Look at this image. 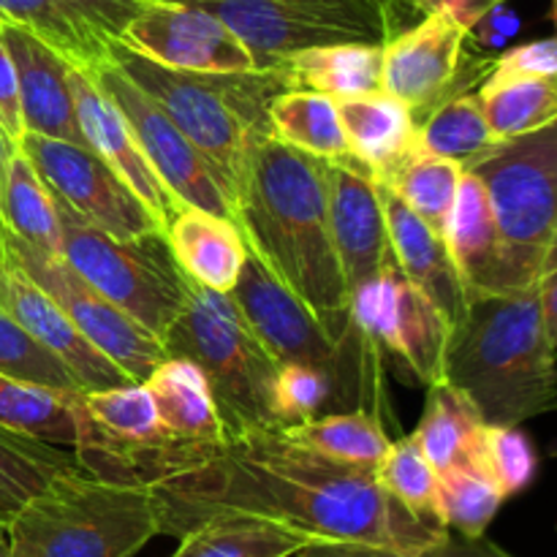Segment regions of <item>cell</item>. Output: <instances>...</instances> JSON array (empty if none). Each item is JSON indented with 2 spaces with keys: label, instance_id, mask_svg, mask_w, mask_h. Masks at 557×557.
Returning a JSON list of instances; mask_svg holds the SVG:
<instances>
[{
  "label": "cell",
  "instance_id": "cell-46",
  "mask_svg": "<svg viewBox=\"0 0 557 557\" xmlns=\"http://www.w3.org/2000/svg\"><path fill=\"white\" fill-rule=\"evenodd\" d=\"M397 3L419 9L422 14H428V11H449L457 20L466 22L468 27H473L487 11H493L495 5H504L506 0H397Z\"/></svg>",
  "mask_w": 557,
  "mask_h": 557
},
{
  "label": "cell",
  "instance_id": "cell-42",
  "mask_svg": "<svg viewBox=\"0 0 557 557\" xmlns=\"http://www.w3.org/2000/svg\"><path fill=\"white\" fill-rule=\"evenodd\" d=\"M288 557H515L490 542L487 536H462V533H444L438 542L422 549H392L379 544L362 542H313L305 544Z\"/></svg>",
  "mask_w": 557,
  "mask_h": 557
},
{
  "label": "cell",
  "instance_id": "cell-2",
  "mask_svg": "<svg viewBox=\"0 0 557 557\" xmlns=\"http://www.w3.org/2000/svg\"><path fill=\"white\" fill-rule=\"evenodd\" d=\"M234 223L253 253L319 319L335 346L351 341V294L330 223L326 161L272 134L250 141L232 194Z\"/></svg>",
  "mask_w": 557,
  "mask_h": 557
},
{
  "label": "cell",
  "instance_id": "cell-49",
  "mask_svg": "<svg viewBox=\"0 0 557 557\" xmlns=\"http://www.w3.org/2000/svg\"><path fill=\"white\" fill-rule=\"evenodd\" d=\"M0 557H11L9 536H5V531H0Z\"/></svg>",
  "mask_w": 557,
  "mask_h": 557
},
{
  "label": "cell",
  "instance_id": "cell-35",
  "mask_svg": "<svg viewBox=\"0 0 557 557\" xmlns=\"http://www.w3.org/2000/svg\"><path fill=\"white\" fill-rule=\"evenodd\" d=\"M493 145H498V139H495L487 120H484L476 92L451 96L449 101L433 109L419 123L417 131V150L449 158L460 166L471 163L473 158L487 152Z\"/></svg>",
  "mask_w": 557,
  "mask_h": 557
},
{
  "label": "cell",
  "instance_id": "cell-37",
  "mask_svg": "<svg viewBox=\"0 0 557 557\" xmlns=\"http://www.w3.org/2000/svg\"><path fill=\"white\" fill-rule=\"evenodd\" d=\"M460 180L462 166L457 161L413 150L389 177L379 180V183L389 185L424 223L444 234Z\"/></svg>",
  "mask_w": 557,
  "mask_h": 557
},
{
  "label": "cell",
  "instance_id": "cell-30",
  "mask_svg": "<svg viewBox=\"0 0 557 557\" xmlns=\"http://www.w3.org/2000/svg\"><path fill=\"white\" fill-rule=\"evenodd\" d=\"M82 468L71 451L0 424V531L60 473Z\"/></svg>",
  "mask_w": 557,
  "mask_h": 557
},
{
  "label": "cell",
  "instance_id": "cell-3",
  "mask_svg": "<svg viewBox=\"0 0 557 557\" xmlns=\"http://www.w3.org/2000/svg\"><path fill=\"white\" fill-rule=\"evenodd\" d=\"M444 381L487 424L520 428L557 411V346L544 324L539 286L468 294L446 341Z\"/></svg>",
  "mask_w": 557,
  "mask_h": 557
},
{
  "label": "cell",
  "instance_id": "cell-26",
  "mask_svg": "<svg viewBox=\"0 0 557 557\" xmlns=\"http://www.w3.org/2000/svg\"><path fill=\"white\" fill-rule=\"evenodd\" d=\"M158 419L177 444H218L226 435L205 373L190 359L166 357L147 381Z\"/></svg>",
  "mask_w": 557,
  "mask_h": 557
},
{
  "label": "cell",
  "instance_id": "cell-40",
  "mask_svg": "<svg viewBox=\"0 0 557 557\" xmlns=\"http://www.w3.org/2000/svg\"><path fill=\"white\" fill-rule=\"evenodd\" d=\"M0 375L47 386V389L69 392V395H85L63 359L49 351L36 335H30L3 308H0Z\"/></svg>",
  "mask_w": 557,
  "mask_h": 557
},
{
  "label": "cell",
  "instance_id": "cell-25",
  "mask_svg": "<svg viewBox=\"0 0 557 557\" xmlns=\"http://www.w3.org/2000/svg\"><path fill=\"white\" fill-rule=\"evenodd\" d=\"M337 112L348 147L375 180L389 177L417 150V117L386 90L337 101Z\"/></svg>",
  "mask_w": 557,
  "mask_h": 557
},
{
  "label": "cell",
  "instance_id": "cell-36",
  "mask_svg": "<svg viewBox=\"0 0 557 557\" xmlns=\"http://www.w3.org/2000/svg\"><path fill=\"white\" fill-rule=\"evenodd\" d=\"M5 226L9 234L41 253L60 256V221L54 199L33 163L16 150L5 183Z\"/></svg>",
  "mask_w": 557,
  "mask_h": 557
},
{
  "label": "cell",
  "instance_id": "cell-15",
  "mask_svg": "<svg viewBox=\"0 0 557 557\" xmlns=\"http://www.w3.org/2000/svg\"><path fill=\"white\" fill-rule=\"evenodd\" d=\"M120 41L174 71H196V74L259 71L248 47L218 16L199 5L174 3V0H145Z\"/></svg>",
  "mask_w": 557,
  "mask_h": 557
},
{
  "label": "cell",
  "instance_id": "cell-4",
  "mask_svg": "<svg viewBox=\"0 0 557 557\" xmlns=\"http://www.w3.org/2000/svg\"><path fill=\"white\" fill-rule=\"evenodd\" d=\"M109 60L161 103L163 112L215 169L228 199L237 188L250 141L261 134H272V98L294 87L283 69L237 74L174 71L125 47L123 41L114 44Z\"/></svg>",
  "mask_w": 557,
  "mask_h": 557
},
{
  "label": "cell",
  "instance_id": "cell-47",
  "mask_svg": "<svg viewBox=\"0 0 557 557\" xmlns=\"http://www.w3.org/2000/svg\"><path fill=\"white\" fill-rule=\"evenodd\" d=\"M16 141L11 139L9 134L3 131L0 125V267L11 259V250H9V226H5V183H9V169L11 161L16 156Z\"/></svg>",
  "mask_w": 557,
  "mask_h": 557
},
{
  "label": "cell",
  "instance_id": "cell-14",
  "mask_svg": "<svg viewBox=\"0 0 557 557\" xmlns=\"http://www.w3.org/2000/svg\"><path fill=\"white\" fill-rule=\"evenodd\" d=\"M228 297L277 364H310L324 370L337 386L343 379V348L330 341L308 305L283 286L253 253L245 259Z\"/></svg>",
  "mask_w": 557,
  "mask_h": 557
},
{
  "label": "cell",
  "instance_id": "cell-45",
  "mask_svg": "<svg viewBox=\"0 0 557 557\" xmlns=\"http://www.w3.org/2000/svg\"><path fill=\"white\" fill-rule=\"evenodd\" d=\"M0 125H3V131L14 141H20L22 134H25L20 107V85H16V71L3 38H0Z\"/></svg>",
  "mask_w": 557,
  "mask_h": 557
},
{
  "label": "cell",
  "instance_id": "cell-18",
  "mask_svg": "<svg viewBox=\"0 0 557 557\" xmlns=\"http://www.w3.org/2000/svg\"><path fill=\"white\" fill-rule=\"evenodd\" d=\"M330 223L348 294L373 281L392 259L379 180L357 156L326 161Z\"/></svg>",
  "mask_w": 557,
  "mask_h": 557
},
{
  "label": "cell",
  "instance_id": "cell-32",
  "mask_svg": "<svg viewBox=\"0 0 557 557\" xmlns=\"http://www.w3.org/2000/svg\"><path fill=\"white\" fill-rule=\"evenodd\" d=\"M270 125L275 139L324 161L351 156L337 101L324 92L305 90V87H288L277 92L270 103Z\"/></svg>",
  "mask_w": 557,
  "mask_h": 557
},
{
  "label": "cell",
  "instance_id": "cell-19",
  "mask_svg": "<svg viewBox=\"0 0 557 557\" xmlns=\"http://www.w3.org/2000/svg\"><path fill=\"white\" fill-rule=\"evenodd\" d=\"M0 308L63 359L65 368L79 381L82 392L136 384L76 330L65 310L38 283H33L14 259L0 267Z\"/></svg>",
  "mask_w": 557,
  "mask_h": 557
},
{
  "label": "cell",
  "instance_id": "cell-34",
  "mask_svg": "<svg viewBox=\"0 0 557 557\" xmlns=\"http://www.w3.org/2000/svg\"><path fill=\"white\" fill-rule=\"evenodd\" d=\"M292 438L310 446L330 460L346 462V466L375 468L386 449L392 446L381 417L368 408H357L348 413H332V417H315L305 424L286 428Z\"/></svg>",
  "mask_w": 557,
  "mask_h": 557
},
{
  "label": "cell",
  "instance_id": "cell-27",
  "mask_svg": "<svg viewBox=\"0 0 557 557\" xmlns=\"http://www.w3.org/2000/svg\"><path fill=\"white\" fill-rule=\"evenodd\" d=\"M294 87L324 92L335 101L384 90V47L335 44L294 54L281 65Z\"/></svg>",
  "mask_w": 557,
  "mask_h": 557
},
{
  "label": "cell",
  "instance_id": "cell-22",
  "mask_svg": "<svg viewBox=\"0 0 557 557\" xmlns=\"http://www.w3.org/2000/svg\"><path fill=\"white\" fill-rule=\"evenodd\" d=\"M381 207L386 218L389 248L403 275L444 313L449 330L468 305V292L460 281L444 234L424 223L389 185L379 183Z\"/></svg>",
  "mask_w": 557,
  "mask_h": 557
},
{
  "label": "cell",
  "instance_id": "cell-16",
  "mask_svg": "<svg viewBox=\"0 0 557 557\" xmlns=\"http://www.w3.org/2000/svg\"><path fill=\"white\" fill-rule=\"evenodd\" d=\"M468 30L449 11H428L417 25L397 30L384 44V90L411 109L417 125L451 96H460Z\"/></svg>",
  "mask_w": 557,
  "mask_h": 557
},
{
  "label": "cell",
  "instance_id": "cell-20",
  "mask_svg": "<svg viewBox=\"0 0 557 557\" xmlns=\"http://www.w3.org/2000/svg\"><path fill=\"white\" fill-rule=\"evenodd\" d=\"M71 96H74L76 123L85 136V145L96 150L134 188V194L156 215V221L166 228L180 201L163 188L158 174L152 172L150 161L145 158L139 141L134 139L112 98L101 90L90 71L74 69V65H71Z\"/></svg>",
  "mask_w": 557,
  "mask_h": 557
},
{
  "label": "cell",
  "instance_id": "cell-28",
  "mask_svg": "<svg viewBox=\"0 0 557 557\" xmlns=\"http://www.w3.org/2000/svg\"><path fill=\"white\" fill-rule=\"evenodd\" d=\"M313 539L270 517L215 515L180 536L172 557H288Z\"/></svg>",
  "mask_w": 557,
  "mask_h": 557
},
{
  "label": "cell",
  "instance_id": "cell-13",
  "mask_svg": "<svg viewBox=\"0 0 557 557\" xmlns=\"http://www.w3.org/2000/svg\"><path fill=\"white\" fill-rule=\"evenodd\" d=\"M16 147L33 163L44 185L92 226L120 239L163 232L134 188L87 145L22 134Z\"/></svg>",
  "mask_w": 557,
  "mask_h": 557
},
{
  "label": "cell",
  "instance_id": "cell-24",
  "mask_svg": "<svg viewBox=\"0 0 557 557\" xmlns=\"http://www.w3.org/2000/svg\"><path fill=\"white\" fill-rule=\"evenodd\" d=\"M163 234L174 261L190 281L212 292H232L248 259V245L232 218L180 205Z\"/></svg>",
  "mask_w": 557,
  "mask_h": 557
},
{
  "label": "cell",
  "instance_id": "cell-51",
  "mask_svg": "<svg viewBox=\"0 0 557 557\" xmlns=\"http://www.w3.org/2000/svg\"><path fill=\"white\" fill-rule=\"evenodd\" d=\"M0 22H3V20H0Z\"/></svg>",
  "mask_w": 557,
  "mask_h": 557
},
{
  "label": "cell",
  "instance_id": "cell-7",
  "mask_svg": "<svg viewBox=\"0 0 557 557\" xmlns=\"http://www.w3.org/2000/svg\"><path fill=\"white\" fill-rule=\"evenodd\" d=\"M462 169L487 190L509 292L539 286L557 270V120L498 141Z\"/></svg>",
  "mask_w": 557,
  "mask_h": 557
},
{
  "label": "cell",
  "instance_id": "cell-43",
  "mask_svg": "<svg viewBox=\"0 0 557 557\" xmlns=\"http://www.w3.org/2000/svg\"><path fill=\"white\" fill-rule=\"evenodd\" d=\"M335 389V381L310 364H277L272 384V408L281 428H294L319 417V408Z\"/></svg>",
  "mask_w": 557,
  "mask_h": 557
},
{
  "label": "cell",
  "instance_id": "cell-44",
  "mask_svg": "<svg viewBox=\"0 0 557 557\" xmlns=\"http://www.w3.org/2000/svg\"><path fill=\"white\" fill-rule=\"evenodd\" d=\"M495 79L509 76H557V38L520 44L490 63V74Z\"/></svg>",
  "mask_w": 557,
  "mask_h": 557
},
{
  "label": "cell",
  "instance_id": "cell-5",
  "mask_svg": "<svg viewBox=\"0 0 557 557\" xmlns=\"http://www.w3.org/2000/svg\"><path fill=\"white\" fill-rule=\"evenodd\" d=\"M11 557H134L158 536L147 487L65 471L5 531Z\"/></svg>",
  "mask_w": 557,
  "mask_h": 557
},
{
  "label": "cell",
  "instance_id": "cell-12",
  "mask_svg": "<svg viewBox=\"0 0 557 557\" xmlns=\"http://www.w3.org/2000/svg\"><path fill=\"white\" fill-rule=\"evenodd\" d=\"M11 259L27 272L33 283L44 288L65 310L76 330L107 354L131 381L141 384L147 375L166 359V348L152 332L136 324L125 310L109 302L98 288H92L63 256H49L20 239L9 237Z\"/></svg>",
  "mask_w": 557,
  "mask_h": 557
},
{
  "label": "cell",
  "instance_id": "cell-23",
  "mask_svg": "<svg viewBox=\"0 0 557 557\" xmlns=\"http://www.w3.org/2000/svg\"><path fill=\"white\" fill-rule=\"evenodd\" d=\"M444 239L468 294H509L504 243L487 190L466 169L455 207L446 218Z\"/></svg>",
  "mask_w": 557,
  "mask_h": 557
},
{
  "label": "cell",
  "instance_id": "cell-33",
  "mask_svg": "<svg viewBox=\"0 0 557 557\" xmlns=\"http://www.w3.org/2000/svg\"><path fill=\"white\" fill-rule=\"evenodd\" d=\"M476 98L498 141L533 134L557 120V76H484Z\"/></svg>",
  "mask_w": 557,
  "mask_h": 557
},
{
  "label": "cell",
  "instance_id": "cell-31",
  "mask_svg": "<svg viewBox=\"0 0 557 557\" xmlns=\"http://www.w3.org/2000/svg\"><path fill=\"white\" fill-rule=\"evenodd\" d=\"M428 406H424L422 422L413 430L419 449L424 451L433 468L446 473L457 466H476L479 435H482L484 422L473 403L455 389L451 384L428 386Z\"/></svg>",
  "mask_w": 557,
  "mask_h": 557
},
{
  "label": "cell",
  "instance_id": "cell-6",
  "mask_svg": "<svg viewBox=\"0 0 557 557\" xmlns=\"http://www.w3.org/2000/svg\"><path fill=\"white\" fill-rule=\"evenodd\" d=\"M161 343L166 357L190 359L205 373L226 435L281 428L272 408L277 362L228 294L190 281L188 299Z\"/></svg>",
  "mask_w": 557,
  "mask_h": 557
},
{
  "label": "cell",
  "instance_id": "cell-9",
  "mask_svg": "<svg viewBox=\"0 0 557 557\" xmlns=\"http://www.w3.org/2000/svg\"><path fill=\"white\" fill-rule=\"evenodd\" d=\"M223 22L253 54L256 69L335 44L384 47L397 33V0H174Z\"/></svg>",
  "mask_w": 557,
  "mask_h": 557
},
{
  "label": "cell",
  "instance_id": "cell-29",
  "mask_svg": "<svg viewBox=\"0 0 557 557\" xmlns=\"http://www.w3.org/2000/svg\"><path fill=\"white\" fill-rule=\"evenodd\" d=\"M0 424L30 438L74 449L85 428V400L82 395L0 375Z\"/></svg>",
  "mask_w": 557,
  "mask_h": 557
},
{
  "label": "cell",
  "instance_id": "cell-38",
  "mask_svg": "<svg viewBox=\"0 0 557 557\" xmlns=\"http://www.w3.org/2000/svg\"><path fill=\"white\" fill-rule=\"evenodd\" d=\"M506 495L482 466H457L441 473L438 511L449 531L462 536H484L504 506Z\"/></svg>",
  "mask_w": 557,
  "mask_h": 557
},
{
  "label": "cell",
  "instance_id": "cell-1",
  "mask_svg": "<svg viewBox=\"0 0 557 557\" xmlns=\"http://www.w3.org/2000/svg\"><path fill=\"white\" fill-rule=\"evenodd\" d=\"M158 536L180 539L215 515L270 517L313 542L422 549L449 528L397 504L375 468L346 466L299 444L286 428L245 430L218 444H185L150 487Z\"/></svg>",
  "mask_w": 557,
  "mask_h": 557
},
{
  "label": "cell",
  "instance_id": "cell-17",
  "mask_svg": "<svg viewBox=\"0 0 557 557\" xmlns=\"http://www.w3.org/2000/svg\"><path fill=\"white\" fill-rule=\"evenodd\" d=\"M145 0H0V20L20 25L74 69L107 63Z\"/></svg>",
  "mask_w": 557,
  "mask_h": 557
},
{
  "label": "cell",
  "instance_id": "cell-41",
  "mask_svg": "<svg viewBox=\"0 0 557 557\" xmlns=\"http://www.w3.org/2000/svg\"><path fill=\"white\" fill-rule=\"evenodd\" d=\"M476 466H482L506 498L522 493L536 479L539 457L531 438L520 428L484 424L479 435Z\"/></svg>",
  "mask_w": 557,
  "mask_h": 557
},
{
  "label": "cell",
  "instance_id": "cell-48",
  "mask_svg": "<svg viewBox=\"0 0 557 557\" xmlns=\"http://www.w3.org/2000/svg\"><path fill=\"white\" fill-rule=\"evenodd\" d=\"M539 299H542L544 324H547L549 337H553L557 346V270L549 272L547 277H542V283H539Z\"/></svg>",
  "mask_w": 557,
  "mask_h": 557
},
{
  "label": "cell",
  "instance_id": "cell-11",
  "mask_svg": "<svg viewBox=\"0 0 557 557\" xmlns=\"http://www.w3.org/2000/svg\"><path fill=\"white\" fill-rule=\"evenodd\" d=\"M101 90L107 92L128 123L131 134L139 141L141 152L150 161L152 172L163 188L185 207H199L212 215L232 218V199L223 190L215 169L194 147V141L177 128L172 117L163 112L161 103L147 96L128 74L117 69L112 60L90 71Z\"/></svg>",
  "mask_w": 557,
  "mask_h": 557
},
{
  "label": "cell",
  "instance_id": "cell-39",
  "mask_svg": "<svg viewBox=\"0 0 557 557\" xmlns=\"http://www.w3.org/2000/svg\"><path fill=\"white\" fill-rule=\"evenodd\" d=\"M375 479L381 487L392 495L400 506L413 511L417 517L424 520H435L444 525L438 511V484L441 476L433 468V462L424 457L419 449L417 438L406 435V438L395 441L381 457L375 466Z\"/></svg>",
  "mask_w": 557,
  "mask_h": 557
},
{
  "label": "cell",
  "instance_id": "cell-10",
  "mask_svg": "<svg viewBox=\"0 0 557 557\" xmlns=\"http://www.w3.org/2000/svg\"><path fill=\"white\" fill-rule=\"evenodd\" d=\"M351 335L395 354L424 386L444 381L449 321L403 275L395 256L351 294Z\"/></svg>",
  "mask_w": 557,
  "mask_h": 557
},
{
  "label": "cell",
  "instance_id": "cell-8",
  "mask_svg": "<svg viewBox=\"0 0 557 557\" xmlns=\"http://www.w3.org/2000/svg\"><path fill=\"white\" fill-rule=\"evenodd\" d=\"M52 199L60 221V256L109 302L163 341L190 286V277L174 261L166 234L120 239L92 226L54 194Z\"/></svg>",
  "mask_w": 557,
  "mask_h": 557
},
{
  "label": "cell",
  "instance_id": "cell-50",
  "mask_svg": "<svg viewBox=\"0 0 557 557\" xmlns=\"http://www.w3.org/2000/svg\"><path fill=\"white\" fill-rule=\"evenodd\" d=\"M553 9H555V25H557V0H553Z\"/></svg>",
  "mask_w": 557,
  "mask_h": 557
},
{
  "label": "cell",
  "instance_id": "cell-21",
  "mask_svg": "<svg viewBox=\"0 0 557 557\" xmlns=\"http://www.w3.org/2000/svg\"><path fill=\"white\" fill-rule=\"evenodd\" d=\"M0 38L16 71L25 134L85 145L71 96L69 60L30 30L11 22H0Z\"/></svg>",
  "mask_w": 557,
  "mask_h": 557
}]
</instances>
